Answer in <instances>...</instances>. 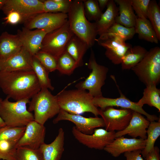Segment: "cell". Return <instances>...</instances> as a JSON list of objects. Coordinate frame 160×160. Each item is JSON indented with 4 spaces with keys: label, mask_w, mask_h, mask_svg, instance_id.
Segmentation results:
<instances>
[{
    "label": "cell",
    "mask_w": 160,
    "mask_h": 160,
    "mask_svg": "<svg viewBox=\"0 0 160 160\" xmlns=\"http://www.w3.org/2000/svg\"><path fill=\"white\" fill-rule=\"evenodd\" d=\"M0 88L15 101L29 100L41 89L33 70L0 71Z\"/></svg>",
    "instance_id": "6da1fadb"
},
{
    "label": "cell",
    "mask_w": 160,
    "mask_h": 160,
    "mask_svg": "<svg viewBox=\"0 0 160 160\" xmlns=\"http://www.w3.org/2000/svg\"><path fill=\"white\" fill-rule=\"evenodd\" d=\"M67 15L69 28L74 34L85 42L89 48L92 47L98 34L95 23L90 22L85 16L83 1H73Z\"/></svg>",
    "instance_id": "7a4b0ae2"
},
{
    "label": "cell",
    "mask_w": 160,
    "mask_h": 160,
    "mask_svg": "<svg viewBox=\"0 0 160 160\" xmlns=\"http://www.w3.org/2000/svg\"><path fill=\"white\" fill-rule=\"evenodd\" d=\"M60 109L74 114L90 112L96 117L99 109L93 103V97L86 90L78 89L63 90L56 95Z\"/></svg>",
    "instance_id": "3957f363"
},
{
    "label": "cell",
    "mask_w": 160,
    "mask_h": 160,
    "mask_svg": "<svg viewBox=\"0 0 160 160\" xmlns=\"http://www.w3.org/2000/svg\"><path fill=\"white\" fill-rule=\"evenodd\" d=\"M31 98L28 110L34 112V120L39 124L44 125L48 119L59 113L60 108L57 96L48 89H41Z\"/></svg>",
    "instance_id": "277c9868"
},
{
    "label": "cell",
    "mask_w": 160,
    "mask_h": 160,
    "mask_svg": "<svg viewBox=\"0 0 160 160\" xmlns=\"http://www.w3.org/2000/svg\"><path fill=\"white\" fill-rule=\"evenodd\" d=\"M6 97L0 103V116L6 126L11 127H25L34 121V116L27 109L29 100L10 102Z\"/></svg>",
    "instance_id": "5b68a950"
},
{
    "label": "cell",
    "mask_w": 160,
    "mask_h": 160,
    "mask_svg": "<svg viewBox=\"0 0 160 160\" xmlns=\"http://www.w3.org/2000/svg\"><path fill=\"white\" fill-rule=\"evenodd\" d=\"M146 86L157 85L160 81V48L157 46L148 51L143 59L132 68Z\"/></svg>",
    "instance_id": "8992f818"
},
{
    "label": "cell",
    "mask_w": 160,
    "mask_h": 160,
    "mask_svg": "<svg viewBox=\"0 0 160 160\" xmlns=\"http://www.w3.org/2000/svg\"><path fill=\"white\" fill-rule=\"evenodd\" d=\"M88 67L92 70L89 76L85 80L77 84L75 87L78 89L88 90V93L93 97L102 96L101 88L105 84L108 68L97 62L92 49Z\"/></svg>",
    "instance_id": "52a82bcc"
},
{
    "label": "cell",
    "mask_w": 160,
    "mask_h": 160,
    "mask_svg": "<svg viewBox=\"0 0 160 160\" xmlns=\"http://www.w3.org/2000/svg\"><path fill=\"white\" fill-rule=\"evenodd\" d=\"M74 35L67 21L60 28L46 34L40 51L50 54L57 60L65 51L68 42Z\"/></svg>",
    "instance_id": "ba28073f"
},
{
    "label": "cell",
    "mask_w": 160,
    "mask_h": 160,
    "mask_svg": "<svg viewBox=\"0 0 160 160\" xmlns=\"http://www.w3.org/2000/svg\"><path fill=\"white\" fill-rule=\"evenodd\" d=\"M96 41L105 49L106 57L115 65L121 63L126 52L132 47L131 44L126 43L119 36L113 33L103 34L96 39Z\"/></svg>",
    "instance_id": "9c48e42d"
},
{
    "label": "cell",
    "mask_w": 160,
    "mask_h": 160,
    "mask_svg": "<svg viewBox=\"0 0 160 160\" xmlns=\"http://www.w3.org/2000/svg\"><path fill=\"white\" fill-rule=\"evenodd\" d=\"M67 21V14L44 12L28 20L24 25L28 29H42L48 33L60 28Z\"/></svg>",
    "instance_id": "30bf717a"
},
{
    "label": "cell",
    "mask_w": 160,
    "mask_h": 160,
    "mask_svg": "<svg viewBox=\"0 0 160 160\" xmlns=\"http://www.w3.org/2000/svg\"><path fill=\"white\" fill-rule=\"evenodd\" d=\"M72 133L79 143L89 148L103 150L116 138L115 131H108L103 128L95 129L91 135L83 134L72 127Z\"/></svg>",
    "instance_id": "8fae6325"
},
{
    "label": "cell",
    "mask_w": 160,
    "mask_h": 160,
    "mask_svg": "<svg viewBox=\"0 0 160 160\" xmlns=\"http://www.w3.org/2000/svg\"><path fill=\"white\" fill-rule=\"evenodd\" d=\"M5 15L15 11L22 16L24 23L38 14L44 12L42 1L39 0H5L1 9Z\"/></svg>",
    "instance_id": "7c38bea8"
},
{
    "label": "cell",
    "mask_w": 160,
    "mask_h": 160,
    "mask_svg": "<svg viewBox=\"0 0 160 160\" xmlns=\"http://www.w3.org/2000/svg\"><path fill=\"white\" fill-rule=\"evenodd\" d=\"M99 110L100 115L104 122L105 129L113 132L120 131L124 129L129 122L133 111L130 109H118L113 107Z\"/></svg>",
    "instance_id": "4fadbf2b"
},
{
    "label": "cell",
    "mask_w": 160,
    "mask_h": 160,
    "mask_svg": "<svg viewBox=\"0 0 160 160\" xmlns=\"http://www.w3.org/2000/svg\"><path fill=\"white\" fill-rule=\"evenodd\" d=\"M62 120H67L73 122L75 124L77 130L85 134H92L96 128L105 127L102 118L85 117L80 115L71 114L60 109L57 116L53 119V123L56 124Z\"/></svg>",
    "instance_id": "5bb4252c"
},
{
    "label": "cell",
    "mask_w": 160,
    "mask_h": 160,
    "mask_svg": "<svg viewBox=\"0 0 160 160\" xmlns=\"http://www.w3.org/2000/svg\"><path fill=\"white\" fill-rule=\"evenodd\" d=\"M120 93V97L115 98L105 97L103 96L93 97V103L95 106L97 108L99 107L101 110L109 107H119L122 108L130 109L143 115L146 116V119L150 122L158 121L159 119V118L156 116L151 115L146 112L143 107L137 105V102L129 100L121 92Z\"/></svg>",
    "instance_id": "9a60e30c"
},
{
    "label": "cell",
    "mask_w": 160,
    "mask_h": 160,
    "mask_svg": "<svg viewBox=\"0 0 160 160\" xmlns=\"http://www.w3.org/2000/svg\"><path fill=\"white\" fill-rule=\"evenodd\" d=\"M46 128L34 120L25 126L24 134L17 142L16 148L20 147H26L33 149H39L44 143Z\"/></svg>",
    "instance_id": "2e32d148"
},
{
    "label": "cell",
    "mask_w": 160,
    "mask_h": 160,
    "mask_svg": "<svg viewBox=\"0 0 160 160\" xmlns=\"http://www.w3.org/2000/svg\"><path fill=\"white\" fill-rule=\"evenodd\" d=\"M33 56L23 46L18 52L5 59H0V71H32Z\"/></svg>",
    "instance_id": "e0dca14e"
},
{
    "label": "cell",
    "mask_w": 160,
    "mask_h": 160,
    "mask_svg": "<svg viewBox=\"0 0 160 160\" xmlns=\"http://www.w3.org/2000/svg\"><path fill=\"white\" fill-rule=\"evenodd\" d=\"M146 140L141 138H128L124 136L116 138L103 150L113 156L116 157L127 152L143 150L145 147Z\"/></svg>",
    "instance_id": "ac0fdd59"
},
{
    "label": "cell",
    "mask_w": 160,
    "mask_h": 160,
    "mask_svg": "<svg viewBox=\"0 0 160 160\" xmlns=\"http://www.w3.org/2000/svg\"><path fill=\"white\" fill-rule=\"evenodd\" d=\"M47 33L39 29L32 30L24 27L17 31L18 35L23 46L32 56H34L41 48L42 43Z\"/></svg>",
    "instance_id": "d6986e66"
},
{
    "label": "cell",
    "mask_w": 160,
    "mask_h": 160,
    "mask_svg": "<svg viewBox=\"0 0 160 160\" xmlns=\"http://www.w3.org/2000/svg\"><path fill=\"white\" fill-rule=\"evenodd\" d=\"M150 122L141 114L133 111L128 125L123 130L116 132V138L127 135L132 138H136L138 137L146 140L147 129Z\"/></svg>",
    "instance_id": "ffe728a7"
},
{
    "label": "cell",
    "mask_w": 160,
    "mask_h": 160,
    "mask_svg": "<svg viewBox=\"0 0 160 160\" xmlns=\"http://www.w3.org/2000/svg\"><path fill=\"white\" fill-rule=\"evenodd\" d=\"M65 134L63 129L60 128L54 140L50 144L45 143L39 149L42 153L44 160H60L64 151Z\"/></svg>",
    "instance_id": "44dd1931"
},
{
    "label": "cell",
    "mask_w": 160,
    "mask_h": 160,
    "mask_svg": "<svg viewBox=\"0 0 160 160\" xmlns=\"http://www.w3.org/2000/svg\"><path fill=\"white\" fill-rule=\"evenodd\" d=\"M23 47L18 35L7 31L0 36V59H5L19 52Z\"/></svg>",
    "instance_id": "7402d4cb"
},
{
    "label": "cell",
    "mask_w": 160,
    "mask_h": 160,
    "mask_svg": "<svg viewBox=\"0 0 160 160\" xmlns=\"http://www.w3.org/2000/svg\"><path fill=\"white\" fill-rule=\"evenodd\" d=\"M107 9L100 19L95 22L98 35L100 36L106 33L115 23L116 17L118 15V7L113 0H109Z\"/></svg>",
    "instance_id": "603a6c76"
},
{
    "label": "cell",
    "mask_w": 160,
    "mask_h": 160,
    "mask_svg": "<svg viewBox=\"0 0 160 160\" xmlns=\"http://www.w3.org/2000/svg\"><path fill=\"white\" fill-rule=\"evenodd\" d=\"M119 6V14L116 18L115 23L127 28L134 27L137 16L131 4V0H115Z\"/></svg>",
    "instance_id": "cb8c5ba5"
},
{
    "label": "cell",
    "mask_w": 160,
    "mask_h": 160,
    "mask_svg": "<svg viewBox=\"0 0 160 160\" xmlns=\"http://www.w3.org/2000/svg\"><path fill=\"white\" fill-rule=\"evenodd\" d=\"M89 48L85 42L74 35L68 42L65 51L74 59L79 67L83 65V57Z\"/></svg>",
    "instance_id": "d4e9b609"
},
{
    "label": "cell",
    "mask_w": 160,
    "mask_h": 160,
    "mask_svg": "<svg viewBox=\"0 0 160 160\" xmlns=\"http://www.w3.org/2000/svg\"><path fill=\"white\" fill-rule=\"evenodd\" d=\"M147 51L140 45L132 47L127 50L122 59L121 63L122 69H131L143 59Z\"/></svg>",
    "instance_id": "484cf974"
},
{
    "label": "cell",
    "mask_w": 160,
    "mask_h": 160,
    "mask_svg": "<svg viewBox=\"0 0 160 160\" xmlns=\"http://www.w3.org/2000/svg\"><path fill=\"white\" fill-rule=\"evenodd\" d=\"M135 33L140 39L158 44L159 41L156 34L149 20L146 18L137 17L134 27Z\"/></svg>",
    "instance_id": "4316f807"
},
{
    "label": "cell",
    "mask_w": 160,
    "mask_h": 160,
    "mask_svg": "<svg viewBox=\"0 0 160 160\" xmlns=\"http://www.w3.org/2000/svg\"><path fill=\"white\" fill-rule=\"evenodd\" d=\"M154 85L146 86L142 97L137 102V105L143 107L144 104L156 108L160 111V89Z\"/></svg>",
    "instance_id": "83f0119b"
},
{
    "label": "cell",
    "mask_w": 160,
    "mask_h": 160,
    "mask_svg": "<svg viewBox=\"0 0 160 160\" xmlns=\"http://www.w3.org/2000/svg\"><path fill=\"white\" fill-rule=\"evenodd\" d=\"M147 129L145 146L141 151V154L144 158L153 149L155 143L160 135V119L158 122H150Z\"/></svg>",
    "instance_id": "f1b7e54d"
},
{
    "label": "cell",
    "mask_w": 160,
    "mask_h": 160,
    "mask_svg": "<svg viewBox=\"0 0 160 160\" xmlns=\"http://www.w3.org/2000/svg\"><path fill=\"white\" fill-rule=\"evenodd\" d=\"M32 66L39 81L41 89L46 88L51 90L54 89L49 76V72L34 56L32 58Z\"/></svg>",
    "instance_id": "f546056e"
},
{
    "label": "cell",
    "mask_w": 160,
    "mask_h": 160,
    "mask_svg": "<svg viewBox=\"0 0 160 160\" xmlns=\"http://www.w3.org/2000/svg\"><path fill=\"white\" fill-rule=\"evenodd\" d=\"M73 1L71 0H46L43 1L44 12L67 14Z\"/></svg>",
    "instance_id": "4dcf8cb0"
},
{
    "label": "cell",
    "mask_w": 160,
    "mask_h": 160,
    "mask_svg": "<svg viewBox=\"0 0 160 160\" xmlns=\"http://www.w3.org/2000/svg\"><path fill=\"white\" fill-rule=\"evenodd\" d=\"M78 67L75 60L66 51L57 60V70L61 74L70 75Z\"/></svg>",
    "instance_id": "1f68e13d"
},
{
    "label": "cell",
    "mask_w": 160,
    "mask_h": 160,
    "mask_svg": "<svg viewBox=\"0 0 160 160\" xmlns=\"http://www.w3.org/2000/svg\"><path fill=\"white\" fill-rule=\"evenodd\" d=\"M148 18L159 41L160 40V9L156 1L150 0L148 9Z\"/></svg>",
    "instance_id": "d6a6232c"
},
{
    "label": "cell",
    "mask_w": 160,
    "mask_h": 160,
    "mask_svg": "<svg viewBox=\"0 0 160 160\" xmlns=\"http://www.w3.org/2000/svg\"><path fill=\"white\" fill-rule=\"evenodd\" d=\"M15 160H44L39 149H33L26 147L17 148L15 154Z\"/></svg>",
    "instance_id": "836d02e7"
},
{
    "label": "cell",
    "mask_w": 160,
    "mask_h": 160,
    "mask_svg": "<svg viewBox=\"0 0 160 160\" xmlns=\"http://www.w3.org/2000/svg\"><path fill=\"white\" fill-rule=\"evenodd\" d=\"M25 127H11L7 126L0 128V141L8 140L17 143L24 134Z\"/></svg>",
    "instance_id": "e575fe53"
},
{
    "label": "cell",
    "mask_w": 160,
    "mask_h": 160,
    "mask_svg": "<svg viewBox=\"0 0 160 160\" xmlns=\"http://www.w3.org/2000/svg\"><path fill=\"white\" fill-rule=\"evenodd\" d=\"M83 2L85 16L89 21L98 20L103 13L100 9L97 0H84Z\"/></svg>",
    "instance_id": "d590c367"
},
{
    "label": "cell",
    "mask_w": 160,
    "mask_h": 160,
    "mask_svg": "<svg viewBox=\"0 0 160 160\" xmlns=\"http://www.w3.org/2000/svg\"><path fill=\"white\" fill-rule=\"evenodd\" d=\"M34 56L49 72L57 70V60L50 54L40 51Z\"/></svg>",
    "instance_id": "8d00e7d4"
},
{
    "label": "cell",
    "mask_w": 160,
    "mask_h": 160,
    "mask_svg": "<svg viewBox=\"0 0 160 160\" xmlns=\"http://www.w3.org/2000/svg\"><path fill=\"white\" fill-rule=\"evenodd\" d=\"M106 33H114L125 41L132 39L135 34L134 27L127 28L116 23Z\"/></svg>",
    "instance_id": "74e56055"
},
{
    "label": "cell",
    "mask_w": 160,
    "mask_h": 160,
    "mask_svg": "<svg viewBox=\"0 0 160 160\" xmlns=\"http://www.w3.org/2000/svg\"><path fill=\"white\" fill-rule=\"evenodd\" d=\"M150 0H131L132 8L138 17L147 18V12Z\"/></svg>",
    "instance_id": "f35d334b"
},
{
    "label": "cell",
    "mask_w": 160,
    "mask_h": 160,
    "mask_svg": "<svg viewBox=\"0 0 160 160\" xmlns=\"http://www.w3.org/2000/svg\"><path fill=\"white\" fill-rule=\"evenodd\" d=\"M6 15V17L3 18L4 24L14 25L24 23L22 16L17 12L11 11L8 13Z\"/></svg>",
    "instance_id": "ab89813d"
},
{
    "label": "cell",
    "mask_w": 160,
    "mask_h": 160,
    "mask_svg": "<svg viewBox=\"0 0 160 160\" xmlns=\"http://www.w3.org/2000/svg\"><path fill=\"white\" fill-rule=\"evenodd\" d=\"M17 143L8 140L0 141V150L5 152H15Z\"/></svg>",
    "instance_id": "60d3db41"
},
{
    "label": "cell",
    "mask_w": 160,
    "mask_h": 160,
    "mask_svg": "<svg viewBox=\"0 0 160 160\" xmlns=\"http://www.w3.org/2000/svg\"><path fill=\"white\" fill-rule=\"evenodd\" d=\"M141 150L127 152L124 153L126 160H143L141 156Z\"/></svg>",
    "instance_id": "b9f144b4"
},
{
    "label": "cell",
    "mask_w": 160,
    "mask_h": 160,
    "mask_svg": "<svg viewBox=\"0 0 160 160\" xmlns=\"http://www.w3.org/2000/svg\"><path fill=\"white\" fill-rule=\"evenodd\" d=\"M145 160H160L159 149L157 146H154L153 149L144 158Z\"/></svg>",
    "instance_id": "7bdbcfd3"
},
{
    "label": "cell",
    "mask_w": 160,
    "mask_h": 160,
    "mask_svg": "<svg viewBox=\"0 0 160 160\" xmlns=\"http://www.w3.org/2000/svg\"><path fill=\"white\" fill-rule=\"evenodd\" d=\"M15 151L5 152L0 150V159L5 160H15Z\"/></svg>",
    "instance_id": "ee69618b"
},
{
    "label": "cell",
    "mask_w": 160,
    "mask_h": 160,
    "mask_svg": "<svg viewBox=\"0 0 160 160\" xmlns=\"http://www.w3.org/2000/svg\"><path fill=\"white\" fill-rule=\"evenodd\" d=\"M109 0H98L99 8L102 11L103 9L107 6Z\"/></svg>",
    "instance_id": "f6af8a7d"
},
{
    "label": "cell",
    "mask_w": 160,
    "mask_h": 160,
    "mask_svg": "<svg viewBox=\"0 0 160 160\" xmlns=\"http://www.w3.org/2000/svg\"><path fill=\"white\" fill-rule=\"evenodd\" d=\"M3 100V99L2 98L0 97V103ZM6 126V125L4 121L1 118V117L0 116V128L1 127H3Z\"/></svg>",
    "instance_id": "bcb514c9"
},
{
    "label": "cell",
    "mask_w": 160,
    "mask_h": 160,
    "mask_svg": "<svg viewBox=\"0 0 160 160\" xmlns=\"http://www.w3.org/2000/svg\"><path fill=\"white\" fill-rule=\"evenodd\" d=\"M5 0H0V10H1L4 3Z\"/></svg>",
    "instance_id": "7dc6e473"
}]
</instances>
